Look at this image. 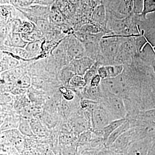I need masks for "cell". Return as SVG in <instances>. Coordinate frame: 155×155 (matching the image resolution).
<instances>
[{
  "mask_svg": "<svg viewBox=\"0 0 155 155\" xmlns=\"http://www.w3.org/2000/svg\"><path fill=\"white\" fill-rule=\"evenodd\" d=\"M16 84L19 88H28L31 85L30 78L27 75H22L18 78Z\"/></svg>",
  "mask_w": 155,
  "mask_h": 155,
  "instance_id": "22",
  "label": "cell"
},
{
  "mask_svg": "<svg viewBox=\"0 0 155 155\" xmlns=\"http://www.w3.org/2000/svg\"><path fill=\"white\" fill-rule=\"evenodd\" d=\"M9 42L10 47L22 48H25L28 43L23 38L21 33L15 32L11 34Z\"/></svg>",
  "mask_w": 155,
  "mask_h": 155,
  "instance_id": "10",
  "label": "cell"
},
{
  "mask_svg": "<svg viewBox=\"0 0 155 155\" xmlns=\"http://www.w3.org/2000/svg\"><path fill=\"white\" fill-rule=\"evenodd\" d=\"M69 84L71 87L75 89L83 88L87 85L83 76L78 75H73L70 79Z\"/></svg>",
  "mask_w": 155,
  "mask_h": 155,
  "instance_id": "15",
  "label": "cell"
},
{
  "mask_svg": "<svg viewBox=\"0 0 155 155\" xmlns=\"http://www.w3.org/2000/svg\"><path fill=\"white\" fill-rule=\"evenodd\" d=\"M42 118L43 120H44L46 125L48 126H52L53 125H54V124L55 123V119L53 118V117L50 114H47V113L43 115Z\"/></svg>",
  "mask_w": 155,
  "mask_h": 155,
  "instance_id": "27",
  "label": "cell"
},
{
  "mask_svg": "<svg viewBox=\"0 0 155 155\" xmlns=\"http://www.w3.org/2000/svg\"><path fill=\"white\" fill-rule=\"evenodd\" d=\"M42 45V43L40 40L28 43L25 49L28 53L30 58L39 54L41 51Z\"/></svg>",
  "mask_w": 155,
  "mask_h": 155,
  "instance_id": "13",
  "label": "cell"
},
{
  "mask_svg": "<svg viewBox=\"0 0 155 155\" xmlns=\"http://www.w3.org/2000/svg\"><path fill=\"white\" fill-rule=\"evenodd\" d=\"M96 64H94L84 75V78L86 82V85H89L92 78L98 74V69L99 68Z\"/></svg>",
  "mask_w": 155,
  "mask_h": 155,
  "instance_id": "18",
  "label": "cell"
},
{
  "mask_svg": "<svg viewBox=\"0 0 155 155\" xmlns=\"http://www.w3.org/2000/svg\"><path fill=\"white\" fill-rule=\"evenodd\" d=\"M102 79L100 77L98 74L95 75L92 79L90 83V86L95 87H97L99 86L101 82Z\"/></svg>",
  "mask_w": 155,
  "mask_h": 155,
  "instance_id": "29",
  "label": "cell"
},
{
  "mask_svg": "<svg viewBox=\"0 0 155 155\" xmlns=\"http://www.w3.org/2000/svg\"><path fill=\"white\" fill-rule=\"evenodd\" d=\"M10 48V50L12 52L15 54L19 56L20 58H26V59L30 58L28 53L25 48L12 47H11Z\"/></svg>",
  "mask_w": 155,
  "mask_h": 155,
  "instance_id": "25",
  "label": "cell"
},
{
  "mask_svg": "<svg viewBox=\"0 0 155 155\" xmlns=\"http://www.w3.org/2000/svg\"><path fill=\"white\" fill-rule=\"evenodd\" d=\"M31 126L34 134L39 136H44L47 132L43 125L39 120L36 119H32L30 121Z\"/></svg>",
  "mask_w": 155,
  "mask_h": 155,
  "instance_id": "16",
  "label": "cell"
},
{
  "mask_svg": "<svg viewBox=\"0 0 155 155\" xmlns=\"http://www.w3.org/2000/svg\"><path fill=\"white\" fill-rule=\"evenodd\" d=\"M126 10L128 13H130L133 8V0H124Z\"/></svg>",
  "mask_w": 155,
  "mask_h": 155,
  "instance_id": "31",
  "label": "cell"
},
{
  "mask_svg": "<svg viewBox=\"0 0 155 155\" xmlns=\"http://www.w3.org/2000/svg\"><path fill=\"white\" fill-rule=\"evenodd\" d=\"M155 139L144 138L133 143L127 151L128 155H148Z\"/></svg>",
  "mask_w": 155,
  "mask_h": 155,
  "instance_id": "4",
  "label": "cell"
},
{
  "mask_svg": "<svg viewBox=\"0 0 155 155\" xmlns=\"http://www.w3.org/2000/svg\"><path fill=\"white\" fill-rule=\"evenodd\" d=\"M106 10L104 5H100L96 7L92 14L93 22L97 24H102L106 19Z\"/></svg>",
  "mask_w": 155,
  "mask_h": 155,
  "instance_id": "11",
  "label": "cell"
},
{
  "mask_svg": "<svg viewBox=\"0 0 155 155\" xmlns=\"http://www.w3.org/2000/svg\"><path fill=\"white\" fill-rule=\"evenodd\" d=\"M18 128L20 132L24 135L31 136L34 134L31 126L30 120L25 118L19 120Z\"/></svg>",
  "mask_w": 155,
  "mask_h": 155,
  "instance_id": "14",
  "label": "cell"
},
{
  "mask_svg": "<svg viewBox=\"0 0 155 155\" xmlns=\"http://www.w3.org/2000/svg\"><path fill=\"white\" fill-rule=\"evenodd\" d=\"M64 98L67 101H71L73 100L75 97V94L74 92L71 90L66 89L62 93Z\"/></svg>",
  "mask_w": 155,
  "mask_h": 155,
  "instance_id": "28",
  "label": "cell"
},
{
  "mask_svg": "<svg viewBox=\"0 0 155 155\" xmlns=\"http://www.w3.org/2000/svg\"><path fill=\"white\" fill-rule=\"evenodd\" d=\"M113 121L114 119L107 109L98 102L92 114L91 130L102 129Z\"/></svg>",
  "mask_w": 155,
  "mask_h": 155,
  "instance_id": "2",
  "label": "cell"
},
{
  "mask_svg": "<svg viewBox=\"0 0 155 155\" xmlns=\"http://www.w3.org/2000/svg\"><path fill=\"white\" fill-rule=\"evenodd\" d=\"M127 119H122L115 120L110 122L108 125L103 128V132H104V144H105L107 140L111 134L117 129L119 126H121L126 121Z\"/></svg>",
  "mask_w": 155,
  "mask_h": 155,
  "instance_id": "9",
  "label": "cell"
},
{
  "mask_svg": "<svg viewBox=\"0 0 155 155\" xmlns=\"http://www.w3.org/2000/svg\"><path fill=\"white\" fill-rule=\"evenodd\" d=\"M92 137V131L91 130H87L82 132L79 137V142L82 144L88 143L91 141Z\"/></svg>",
  "mask_w": 155,
  "mask_h": 155,
  "instance_id": "24",
  "label": "cell"
},
{
  "mask_svg": "<svg viewBox=\"0 0 155 155\" xmlns=\"http://www.w3.org/2000/svg\"><path fill=\"white\" fill-rule=\"evenodd\" d=\"M50 16L55 22H60L62 21V15L60 11L57 10V8L52 9L51 12L50 11Z\"/></svg>",
  "mask_w": 155,
  "mask_h": 155,
  "instance_id": "26",
  "label": "cell"
},
{
  "mask_svg": "<svg viewBox=\"0 0 155 155\" xmlns=\"http://www.w3.org/2000/svg\"><path fill=\"white\" fill-rule=\"evenodd\" d=\"M94 61L88 57H83L73 60L70 64L69 69L75 75L84 76L85 72L94 64Z\"/></svg>",
  "mask_w": 155,
  "mask_h": 155,
  "instance_id": "5",
  "label": "cell"
},
{
  "mask_svg": "<svg viewBox=\"0 0 155 155\" xmlns=\"http://www.w3.org/2000/svg\"><path fill=\"white\" fill-rule=\"evenodd\" d=\"M67 56L73 60L84 57L85 49L83 45L75 38L72 37L64 44Z\"/></svg>",
  "mask_w": 155,
  "mask_h": 155,
  "instance_id": "3",
  "label": "cell"
},
{
  "mask_svg": "<svg viewBox=\"0 0 155 155\" xmlns=\"http://www.w3.org/2000/svg\"><path fill=\"white\" fill-rule=\"evenodd\" d=\"M155 12V0H143V9L140 15L145 18L147 14Z\"/></svg>",
  "mask_w": 155,
  "mask_h": 155,
  "instance_id": "17",
  "label": "cell"
},
{
  "mask_svg": "<svg viewBox=\"0 0 155 155\" xmlns=\"http://www.w3.org/2000/svg\"><path fill=\"white\" fill-rule=\"evenodd\" d=\"M124 71L122 64L101 66L98 69V74L102 80L114 78L122 74Z\"/></svg>",
  "mask_w": 155,
  "mask_h": 155,
  "instance_id": "6",
  "label": "cell"
},
{
  "mask_svg": "<svg viewBox=\"0 0 155 155\" xmlns=\"http://www.w3.org/2000/svg\"><path fill=\"white\" fill-rule=\"evenodd\" d=\"M102 98L99 102L107 109L114 120L126 119L125 103L122 98L107 93H103Z\"/></svg>",
  "mask_w": 155,
  "mask_h": 155,
  "instance_id": "1",
  "label": "cell"
},
{
  "mask_svg": "<svg viewBox=\"0 0 155 155\" xmlns=\"http://www.w3.org/2000/svg\"><path fill=\"white\" fill-rule=\"evenodd\" d=\"M34 28L35 26L33 24L25 21L20 23L17 32L21 33V34L28 33L33 31Z\"/></svg>",
  "mask_w": 155,
  "mask_h": 155,
  "instance_id": "21",
  "label": "cell"
},
{
  "mask_svg": "<svg viewBox=\"0 0 155 155\" xmlns=\"http://www.w3.org/2000/svg\"><path fill=\"white\" fill-rule=\"evenodd\" d=\"M57 1V0H36L34 4L48 7Z\"/></svg>",
  "mask_w": 155,
  "mask_h": 155,
  "instance_id": "30",
  "label": "cell"
},
{
  "mask_svg": "<svg viewBox=\"0 0 155 155\" xmlns=\"http://www.w3.org/2000/svg\"><path fill=\"white\" fill-rule=\"evenodd\" d=\"M40 112V109L34 106L26 107L22 110V115L26 118L37 116Z\"/></svg>",
  "mask_w": 155,
  "mask_h": 155,
  "instance_id": "20",
  "label": "cell"
},
{
  "mask_svg": "<svg viewBox=\"0 0 155 155\" xmlns=\"http://www.w3.org/2000/svg\"><path fill=\"white\" fill-rule=\"evenodd\" d=\"M36 25L40 31L44 33H47L50 30L49 23L45 19H38L36 21Z\"/></svg>",
  "mask_w": 155,
  "mask_h": 155,
  "instance_id": "23",
  "label": "cell"
},
{
  "mask_svg": "<svg viewBox=\"0 0 155 155\" xmlns=\"http://www.w3.org/2000/svg\"><path fill=\"white\" fill-rule=\"evenodd\" d=\"M93 1H94V2H97L99 1V0H93Z\"/></svg>",
  "mask_w": 155,
  "mask_h": 155,
  "instance_id": "32",
  "label": "cell"
},
{
  "mask_svg": "<svg viewBox=\"0 0 155 155\" xmlns=\"http://www.w3.org/2000/svg\"><path fill=\"white\" fill-rule=\"evenodd\" d=\"M38 28L35 27L33 31L29 33L22 34V38L27 42H31L39 40L40 38V31Z\"/></svg>",
  "mask_w": 155,
  "mask_h": 155,
  "instance_id": "19",
  "label": "cell"
},
{
  "mask_svg": "<svg viewBox=\"0 0 155 155\" xmlns=\"http://www.w3.org/2000/svg\"><path fill=\"white\" fill-rule=\"evenodd\" d=\"M35 5L34 6H29L25 8V11L31 15L39 16L40 17H43L47 15L48 13V6L41 5L37 4Z\"/></svg>",
  "mask_w": 155,
  "mask_h": 155,
  "instance_id": "12",
  "label": "cell"
},
{
  "mask_svg": "<svg viewBox=\"0 0 155 155\" xmlns=\"http://www.w3.org/2000/svg\"><path fill=\"white\" fill-rule=\"evenodd\" d=\"M82 99H86L99 102L102 98L103 92L99 86L92 87L90 85H86L82 91Z\"/></svg>",
  "mask_w": 155,
  "mask_h": 155,
  "instance_id": "7",
  "label": "cell"
},
{
  "mask_svg": "<svg viewBox=\"0 0 155 155\" xmlns=\"http://www.w3.org/2000/svg\"><path fill=\"white\" fill-rule=\"evenodd\" d=\"M130 128H131V126H130V123L127 119L123 124L119 126L108 137L107 140L105 144L106 147H110L120 136L129 130Z\"/></svg>",
  "mask_w": 155,
  "mask_h": 155,
  "instance_id": "8",
  "label": "cell"
}]
</instances>
